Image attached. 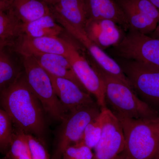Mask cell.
<instances>
[{
	"label": "cell",
	"mask_w": 159,
	"mask_h": 159,
	"mask_svg": "<svg viewBox=\"0 0 159 159\" xmlns=\"http://www.w3.org/2000/svg\"><path fill=\"white\" fill-rule=\"evenodd\" d=\"M0 105L15 128L43 142L47 132L46 113L28 84L24 71L11 85L0 91Z\"/></svg>",
	"instance_id": "obj_1"
},
{
	"label": "cell",
	"mask_w": 159,
	"mask_h": 159,
	"mask_svg": "<svg viewBox=\"0 0 159 159\" xmlns=\"http://www.w3.org/2000/svg\"><path fill=\"white\" fill-rule=\"evenodd\" d=\"M89 61L103 81L106 102L116 116L135 119L159 116L157 111L139 98L131 86L104 70L92 57Z\"/></svg>",
	"instance_id": "obj_2"
},
{
	"label": "cell",
	"mask_w": 159,
	"mask_h": 159,
	"mask_svg": "<svg viewBox=\"0 0 159 159\" xmlns=\"http://www.w3.org/2000/svg\"><path fill=\"white\" fill-rule=\"evenodd\" d=\"M125 140L124 151L130 159H154L159 142V116L145 119L118 116Z\"/></svg>",
	"instance_id": "obj_3"
},
{
	"label": "cell",
	"mask_w": 159,
	"mask_h": 159,
	"mask_svg": "<svg viewBox=\"0 0 159 159\" xmlns=\"http://www.w3.org/2000/svg\"><path fill=\"white\" fill-rule=\"evenodd\" d=\"M19 56L27 82L46 114L53 120L61 122L66 113L54 92L48 73L33 57Z\"/></svg>",
	"instance_id": "obj_4"
},
{
	"label": "cell",
	"mask_w": 159,
	"mask_h": 159,
	"mask_svg": "<svg viewBox=\"0 0 159 159\" xmlns=\"http://www.w3.org/2000/svg\"><path fill=\"white\" fill-rule=\"evenodd\" d=\"M101 111L100 107L96 103L76 109L66 114L57 131L51 159H61L66 148L80 141L87 125Z\"/></svg>",
	"instance_id": "obj_5"
},
{
	"label": "cell",
	"mask_w": 159,
	"mask_h": 159,
	"mask_svg": "<svg viewBox=\"0 0 159 159\" xmlns=\"http://www.w3.org/2000/svg\"><path fill=\"white\" fill-rule=\"evenodd\" d=\"M120 57L159 69V39L129 30L115 47Z\"/></svg>",
	"instance_id": "obj_6"
},
{
	"label": "cell",
	"mask_w": 159,
	"mask_h": 159,
	"mask_svg": "<svg viewBox=\"0 0 159 159\" xmlns=\"http://www.w3.org/2000/svg\"><path fill=\"white\" fill-rule=\"evenodd\" d=\"M66 48V57L80 81L89 93L96 98L101 109L107 107L103 81L91 65L89 60L80 53L75 43L68 37H63Z\"/></svg>",
	"instance_id": "obj_7"
},
{
	"label": "cell",
	"mask_w": 159,
	"mask_h": 159,
	"mask_svg": "<svg viewBox=\"0 0 159 159\" xmlns=\"http://www.w3.org/2000/svg\"><path fill=\"white\" fill-rule=\"evenodd\" d=\"M122 70L134 90L146 100L145 102L159 108V69L131 60Z\"/></svg>",
	"instance_id": "obj_8"
},
{
	"label": "cell",
	"mask_w": 159,
	"mask_h": 159,
	"mask_svg": "<svg viewBox=\"0 0 159 159\" xmlns=\"http://www.w3.org/2000/svg\"><path fill=\"white\" fill-rule=\"evenodd\" d=\"M101 115L102 135L94 148L93 159H114L125 150L122 125L117 116L107 107L101 109Z\"/></svg>",
	"instance_id": "obj_9"
},
{
	"label": "cell",
	"mask_w": 159,
	"mask_h": 159,
	"mask_svg": "<svg viewBox=\"0 0 159 159\" xmlns=\"http://www.w3.org/2000/svg\"><path fill=\"white\" fill-rule=\"evenodd\" d=\"M53 16L66 31L82 44L98 65L109 74L117 77L132 87L130 81L119 64L91 40L83 29L73 25L61 18L54 16Z\"/></svg>",
	"instance_id": "obj_10"
},
{
	"label": "cell",
	"mask_w": 159,
	"mask_h": 159,
	"mask_svg": "<svg viewBox=\"0 0 159 159\" xmlns=\"http://www.w3.org/2000/svg\"><path fill=\"white\" fill-rule=\"evenodd\" d=\"M10 48L19 56L55 54L66 56L63 37H31L22 35L12 41Z\"/></svg>",
	"instance_id": "obj_11"
},
{
	"label": "cell",
	"mask_w": 159,
	"mask_h": 159,
	"mask_svg": "<svg viewBox=\"0 0 159 159\" xmlns=\"http://www.w3.org/2000/svg\"><path fill=\"white\" fill-rule=\"evenodd\" d=\"M54 92L66 114L70 111L97 103L91 94L69 80L49 74Z\"/></svg>",
	"instance_id": "obj_12"
},
{
	"label": "cell",
	"mask_w": 159,
	"mask_h": 159,
	"mask_svg": "<svg viewBox=\"0 0 159 159\" xmlns=\"http://www.w3.org/2000/svg\"><path fill=\"white\" fill-rule=\"evenodd\" d=\"M84 30L89 38L103 51L116 47L125 36L122 28L109 20H87Z\"/></svg>",
	"instance_id": "obj_13"
},
{
	"label": "cell",
	"mask_w": 159,
	"mask_h": 159,
	"mask_svg": "<svg viewBox=\"0 0 159 159\" xmlns=\"http://www.w3.org/2000/svg\"><path fill=\"white\" fill-rule=\"evenodd\" d=\"M87 20H111L125 31L130 29L127 17L116 0H85Z\"/></svg>",
	"instance_id": "obj_14"
},
{
	"label": "cell",
	"mask_w": 159,
	"mask_h": 159,
	"mask_svg": "<svg viewBox=\"0 0 159 159\" xmlns=\"http://www.w3.org/2000/svg\"><path fill=\"white\" fill-rule=\"evenodd\" d=\"M31 57H34L49 74L69 80L76 84L83 90L89 93L76 76L70 61L65 56L58 54H47Z\"/></svg>",
	"instance_id": "obj_15"
},
{
	"label": "cell",
	"mask_w": 159,
	"mask_h": 159,
	"mask_svg": "<svg viewBox=\"0 0 159 159\" xmlns=\"http://www.w3.org/2000/svg\"><path fill=\"white\" fill-rule=\"evenodd\" d=\"M54 16H58L71 25L84 29L87 20L85 0H57L49 6Z\"/></svg>",
	"instance_id": "obj_16"
},
{
	"label": "cell",
	"mask_w": 159,
	"mask_h": 159,
	"mask_svg": "<svg viewBox=\"0 0 159 159\" xmlns=\"http://www.w3.org/2000/svg\"><path fill=\"white\" fill-rule=\"evenodd\" d=\"M64 31V29L51 14L23 23L22 35L31 37H60Z\"/></svg>",
	"instance_id": "obj_17"
},
{
	"label": "cell",
	"mask_w": 159,
	"mask_h": 159,
	"mask_svg": "<svg viewBox=\"0 0 159 159\" xmlns=\"http://www.w3.org/2000/svg\"><path fill=\"white\" fill-rule=\"evenodd\" d=\"M11 44L0 46V91L11 85L24 71L11 53Z\"/></svg>",
	"instance_id": "obj_18"
},
{
	"label": "cell",
	"mask_w": 159,
	"mask_h": 159,
	"mask_svg": "<svg viewBox=\"0 0 159 159\" xmlns=\"http://www.w3.org/2000/svg\"><path fill=\"white\" fill-rule=\"evenodd\" d=\"M11 8L23 23L51 14L50 7L41 0H9Z\"/></svg>",
	"instance_id": "obj_19"
},
{
	"label": "cell",
	"mask_w": 159,
	"mask_h": 159,
	"mask_svg": "<svg viewBox=\"0 0 159 159\" xmlns=\"http://www.w3.org/2000/svg\"><path fill=\"white\" fill-rule=\"evenodd\" d=\"M128 20L130 29L149 35L157 25L158 21L139 11L129 0H116Z\"/></svg>",
	"instance_id": "obj_20"
},
{
	"label": "cell",
	"mask_w": 159,
	"mask_h": 159,
	"mask_svg": "<svg viewBox=\"0 0 159 159\" xmlns=\"http://www.w3.org/2000/svg\"><path fill=\"white\" fill-rule=\"evenodd\" d=\"M23 23L12 9L0 11V41H13L22 34Z\"/></svg>",
	"instance_id": "obj_21"
},
{
	"label": "cell",
	"mask_w": 159,
	"mask_h": 159,
	"mask_svg": "<svg viewBox=\"0 0 159 159\" xmlns=\"http://www.w3.org/2000/svg\"><path fill=\"white\" fill-rule=\"evenodd\" d=\"M102 132V119L101 112L89 123L84 129L82 136L78 142L94 149L101 137Z\"/></svg>",
	"instance_id": "obj_22"
},
{
	"label": "cell",
	"mask_w": 159,
	"mask_h": 159,
	"mask_svg": "<svg viewBox=\"0 0 159 159\" xmlns=\"http://www.w3.org/2000/svg\"><path fill=\"white\" fill-rule=\"evenodd\" d=\"M14 128L6 111L0 107V153L6 155L14 133Z\"/></svg>",
	"instance_id": "obj_23"
},
{
	"label": "cell",
	"mask_w": 159,
	"mask_h": 159,
	"mask_svg": "<svg viewBox=\"0 0 159 159\" xmlns=\"http://www.w3.org/2000/svg\"><path fill=\"white\" fill-rule=\"evenodd\" d=\"M93 156L92 149L78 142L66 148L61 159H93Z\"/></svg>",
	"instance_id": "obj_24"
},
{
	"label": "cell",
	"mask_w": 159,
	"mask_h": 159,
	"mask_svg": "<svg viewBox=\"0 0 159 159\" xmlns=\"http://www.w3.org/2000/svg\"><path fill=\"white\" fill-rule=\"evenodd\" d=\"M32 159H51L43 142L31 134H27Z\"/></svg>",
	"instance_id": "obj_25"
},
{
	"label": "cell",
	"mask_w": 159,
	"mask_h": 159,
	"mask_svg": "<svg viewBox=\"0 0 159 159\" xmlns=\"http://www.w3.org/2000/svg\"><path fill=\"white\" fill-rule=\"evenodd\" d=\"M139 11L158 22L159 10L149 0H129Z\"/></svg>",
	"instance_id": "obj_26"
},
{
	"label": "cell",
	"mask_w": 159,
	"mask_h": 159,
	"mask_svg": "<svg viewBox=\"0 0 159 159\" xmlns=\"http://www.w3.org/2000/svg\"><path fill=\"white\" fill-rule=\"evenodd\" d=\"M11 9L9 0H0V11H7Z\"/></svg>",
	"instance_id": "obj_27"
},
{
	"label": "cell",
	"mask_w": 159,
	"mask_h": 159,
	"mask_svg": "<svg viewBox=\"0 0 159 159\" xmlns=\"http://www.w3.org/2000/svg\"><path fill=\"white\" fill-rule=\"evenodd\" d=\"M114 159H130L129 157L127 156L125 151L122 152L119 154Z\"/></svg>",
	"instance_id": "obj_28"
},
{
	"label": "cell",
	"mask_w": 159,
	"mask_h": 159,
	"mask_svg": "<svg viewBox=\"0 0 159 159\" xmlns=\"http://www.w3.org/2000/svg\"><path fill=\"white\" fill-rule=\"evenodd\" d=\"M48 6H52L57 2V0H41Z\"/></svg>",
	"instance_id": "obj_29"
},
{
	"label": "cell",
	"mask_w": 159,
	"mask_h": 159,
	"mask_svg": "<svg viewBox=\"0 0 159 159\" xmlns=\"http://www.w3.org/2000/svg\"><path fill=\"white\" fill-rule=\"evenodd\" d=\"M159 10V0H149Z\"/></svg>",
	"instance_id": "obj_30"
},
{
	"label": "cell",
	"mask_w": 159,
	"mask_h": 159,
	"mask_svg": "<svg viewBox=\"0 0 159 159\" xmlns=\"http://www.w3.org/2000/svg\"><path fill=\"white\" fill-rule=\"evenodd\" d=\"M154 159H159V142L157 149L156 154L155 157Z\"/></svg>",
	"instance_id": "obj_31"
},
{
	"label": "cell",
	"mask_w": 159,
	"mask_h": 159,
	"mask_svg": "<svg viewBox=\"0 0 159 159\" xmlns=\"http://www.w3.org/2000/svg\"><path fill=\"white\" fill-rule=\"evenodd\" d=\"M6 43H11V42L10 41H0V46Z\"/></svg>",
	"instance_id": "obj_32"
},
{
	"label": "cell",
	"mask_w": 159,
	"mask_h": 159,
	"mask_svg": "<svg viewBox=\"0 0 159 159\" xmlns=\"http://www.w3.org/2000/svg\"><path fill=\"white\" fill-rule=\"evenodd\" d=\"M0 159H6L5 158H1L0 157Z\"/></svg>",
	"instance_id": "obj_33"
}]
</instances>
